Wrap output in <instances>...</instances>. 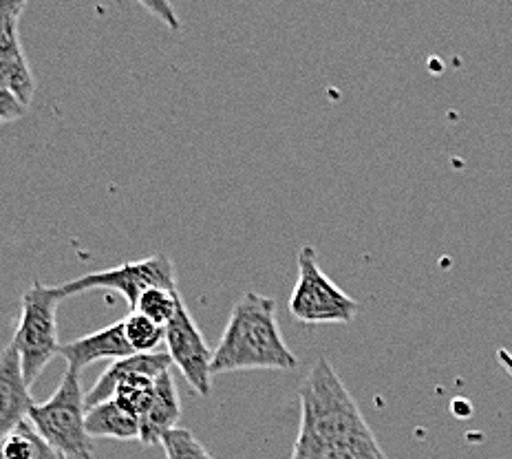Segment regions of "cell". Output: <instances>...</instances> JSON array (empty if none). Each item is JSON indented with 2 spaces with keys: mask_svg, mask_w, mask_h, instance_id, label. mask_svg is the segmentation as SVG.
Here are the masks:
<instances>
[{
  "mask_svg": "<svg viewBox=\"0 0 512 459\" xmlns=\"http://www.w3.org/2000/svg\"><path fill=\"white\" fill-rule=\"evenodd\" d=\"M298 358L287 347L272 298L245 292L234 303L212 358V376L230 371H294Z\"/></svg>",
  "mask_w": 512,
  "mask_h": 459,
  "instance_id": "1",
  "label": "cell"
},
{
  "mask_svg": "<svg viewBox=\"0 0 512 459\" xmlns=\"http://www.w3.org/2000/svg\"><path fill=\"white\" fill-rule=\"evenodd\" d=\"M301 426L296 440L314 444H358L376 440L345 382L320 356L298 389Z\"/></svg>",
  "mask_w": 512,
  "mask_h": 459,
  "instance_id": "2",
  "label": "cell"
},
{
  "mask_svg": "<svg viewBox=\"0 0 512 459\" xmlns=\"http://www.w3.org/2000/svg\"><path fill=\"white\" fill-rule=\"evenodd\" d=\"M87 413L82 371L67 367L56 393L47 402L34 404L27 420L67 459H93L95 446L87 431Z\"/></svg>",
  "mask_w": 512,
  "mask_h": 459,
  "instance_id": "3",
  "label": "cell"
},
{
  "mask_svg": "<svg viewBox=\"0 0 512 459\" xmlns=\"http://www.w3.org/2000/svg\"><path fill=\"white\" fill-rule=\"evenodd\" d=\"M62 296L58 287H49L42 281H34V285L23 294L20 301V320L12 338L20 362H23L25 380L31 387L49 362L60 356L58 343V305Z\"/></svg>",
  "mask_w": 512,
  "mask_h": 459,
  "instance_id": "4",
  "label": "cell"
},
{
  "mask_svg": "<svg viewBox=\"0 0 512 459\" xmlns=\"http://www.w3.org/2000/svg\"><path fill=\"white\" fill-rule=\"evenodd\" d=\"M298 276L290 296V312L303 325H347L358 316V301L345 294L320 270L312 245L298 250Z\"/></svg>",
  "mask_w": 512,
  "mask_h": 459,
  "instance_id": "5",
  "label": "cell"
},
{
  "mask_svg": "<svg viewBox=\"0 0 512 459\" xmlns=\"http://www.w3.org/2000/svg\"><path fill=\"white\" fill-rule=\"evenodd\" d=\"M91 290H111L124 296V301L135 309L140 296L148 290H177L175 265L166 254H153L140 261H128L111 270L84 274L80 279H73L58 285V292L64 298L76 296Z\"/></svg>",
  "mask_w": 512,
  "mask_h": 459,
  "instance_id": "6",
  "label": "cell"
},
{
  "mask_svg": "<svg viewBox=\"0 0 512 459\" xmlns=\"http://www.w3.org/2000/svg\"><path fill=\"white\" fill-rule=\"evenodd\" d=\"M166 349L173 365L181 371V376L195 389L199 396L208 398L212 393V351L204 334L197 327L190 309L181 301L175 318L166 325Z\"/></svg>",
  "mask_w": 512,
  "mask_h": 459,
  "instance_id": "7",
  "label": "cell"
},
{
  "mask_svg": "<svg viewBox=\"0 0 512 459\" xmlns=\"http://www.w3.org/2000/svg\"><path fill=\"white\" fill-rule=\"evenodd\" d=\"M27 3H14V0H0V89L14 95L27 109L36 95V78L31 73L25 58L23 45H20V16H23Z\"/></svg>",
  "mask_w": 512,
  "mask_h": 459,
  "instance_id": "8",
  "label": "cell"
},
{
  "mask_svg": "<svg viewBox=\"0 0 512 459\" xmlns=\"http://www.w3.org/2000/svg\"><path fill=\"white\" fill-rule=\"evenodd\" d=\"M34 404L25 380L23 362H20L16 347L9 343L0 351V440L29 418Z\"/></svg>",
  "mask_w": 512,
  "mask_h": 459,
  "instance_id": "9",
  "label": "cell"
},
{
  "mask_svg": "<svg viewBox=\"0 0 512 459\" xmlns=\"http://www.w3.org/2000/svg\"><path fill=\"white\" fill-rule=\"evenodd\" d=\"M135 351L131 349L124 334V320L120 323H113L98 332L82 336L78 340H71V343L60 347V356L67 360V367L73 369H84L91 362L98 360H122L133 356Z\"/></svg>",
  "mask_w": 512,
  "mask_h": 459,
  "instance_id": "10",
  "label": "cell"
},
{
  "mask_svg": "<svg viewBox=\"0 0 512 459\" xmlns=\"http://www.w3.org/2000/svg\"><path fill=\"white\" fill-rule=\"evenodd\" d=\"M170 367H173V360H170L168 351L166 354H162V351H155V354H133L115 360L109 369L102 371V376L87 391V407L93 409L102 402L113 400L120 382L131 376V373H144L148 378H159L162 373L170 371Z\"/></svg>",
  "mask_w": 512,
  "mask_h": 459,
  "instance_id": "11",
  "label": "cell"
},
{
  "mask_svg": "<svg viewBox=\"0 0 512 459\" xmlns=\"http://www.w3.org/2000/svg\"><path fill=\"white\" fill-rule=\"evenodd\" d=\"M181 418L179 393L175 387L173 373L166 371L155 380L153 402L146 415L140 420V442L146 446H155L162 442V437L177 429Z\"/></svg>",
  "mask_w": 512,
  "mask_h": 459,
  "instance_id": "12",
  "label": "cell"
},
{
  "mask_svg": "<svg viewBox=\"0 0 512 459\" xmlns=\"http://www.w3.org/2000/svg\"><path fill=\"white\" fill-rule=\"evenodd\" d=\"M87 431L93 440L109 437V440H140V420L128 413L120 402L109 400L87 413Z\"/></svg>",
  "mask_w": 512,
  "mask_h": 459,
  "instance_id": "13",
  "label": "cell"
},
{
  "mask_svg": "<svg viewBox=\"0 0 512 459\" xmlns=\"http://www.w3.org/2000/svg\"><path fill=\"white\" fill-rule=\"evenodd\" d=\"M0 459H67L42 437L29 420L0 440Z\"/></svg>",
  "mask_w": 512,
  "mask_h": 459,
  "instance_id": "14",
  "label": "cell"
},
{
  "mask_svg": "<svg viewBox=\"0 0 512 459\" xmlns=\"http://www.w3.org/2000/svg\"><path fill=\"white\" fill-rule=\"evenodd\" d=\"M124 334L135 354H155L159 345L166 343V327L137 312L124 318Z\"/></svg>",
  "mask_w": 512,
  "mask_h": 459,
  "instance_id": "15",
  "label": "cell"
},
{
  "mask_svg": "<svg viewBox=\"0 0 512 459\" xmlns=\"http://www.w3.org/2000/svg\"><path fill=\"white\" fill-rule=\"evenodd\" d=\"M184 301L177 290H148L140 296L133 312L151 318L153 323L166 327L175 318L179 303Z\"/></svg>",
  "mask_w": 512,
  "mask_h": 459,
  "instance_id": "16",
  "label": "cell"
},
{
  "mask_svg": "<svg viewBox=\"0 0 512 459\" xmlns=\"http://www.w3.org/2000/svg\"><path fill=\"white\" fill-rule=\"evenodd\" d=\"M166 459H215L188 429H173L162 437Z\"/></svg>",
  "mask_w": 512,
  "mask_h": 459,
  "instance_id": "17",
  "label": "cell"
},
{
  "mask_svg": "<svg viewBox=\"0 0 512 459\" xmlns=\"http://www.w3.org/2000/svg\"><path fill=\"white\" fill-rule=\"evenodd\" d=\"M27 113V106L18 102L12 93L0 89V122H14L20 120Z\"/></svg>",
  "mask_w": 512,
  "mask_h": 459,
  "instance_id": "18",
  "label": "cell"
},
{
  "mask_svg": "<svg viewBox=\"0 0 512 459\" xmlns=\"http://www.w3.org/2000/svg\"><path fill=\"white\" fill-rule=\"evenodd\" d=\"M144 7L148 12H153L155 16H159L170 29H179V18L175 14V9L166 0H159V3H144Z\"/></svg>",
  "mask_w": 512,
  "mask_h": 459,
  "instance_id": "19",
  "label": "cell"
}]
</instances>
